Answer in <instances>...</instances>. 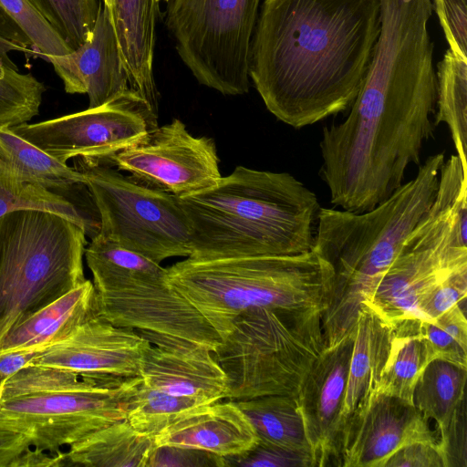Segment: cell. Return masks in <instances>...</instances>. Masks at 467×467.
<instances>
[{
	"label": "cell",
	"instance_id": "obj_16",
	"mask_svg": "<svg viewBox=\"0 0 467 467\" xmlns=\"http://www.w3.org/2000/svg\"><path fill=\"white\" fill-rule=\"evenodd\" d=\"M420 441H438L429 420L413 405L378 394L344 432L341 466L384 467L399 449Z\"/></svg>",
	"mask_w": 467,
	"mask_h": 467
},
{
	"label": "cell",
	"instance_id": "obj_34",
	"mask_svg": "<svg viewBox=\"0 0 467 467\" xmlns=\"http://www.w3.org/2000/svg\"><path fill=\"white\" fill-rule=\"evenodd\" d=\"M449 49L467 59V0H431Z\"/></svg>",
	"mask_w": 467,
	"mask_h": 467
},
{
	"label": "cell",
	"instance_id": "obj_18",
	"mask_svg": "<svg viewBox=\"0 0 467 467\" xmlns=\"http://www.w3.org/2000/svg\"><path fill=\"white\" fill-rule=\"evenodd\" d=\"M154 440L157 446L201 450L224 459L244 455L259 443L249 419L232 400L185 411Z\"/></svg>",
	"mask_w": 467,
	"mask_h": 467
},
{
	"label": "cell",
	"instance_id": "obj_17",
	"mask_svg": "<svg viewBox=\"0 0 467 467\" xmlns=\"http://www.w3.org/2000/svg\"><path fill=\"white\" fill-rule=\"evenodd\" d=\"M69 94H87L88 108L105 104L130 89L109 9L102 0L92 32L63 56H46Z\"/></svg>",
	"mask_w": 467,
	"mask_h": 467
},
{
	"label": "cell",
	"instance_id": "obj_29",
	"mask_svg": "<svg viewBox=\"0 0 467 467\" xmlns=\"http://www.w3.org/2000/svg\"><path fill=\"white\" fill-rule=\"evenodd\" d=\"M0 36L41 57L73 51L32 0H0Z\"/></svg>",
	"mask_w": 467,
	"mask_h": 467
},
{
	"label": "cell",
	"instance_id": "obj_11",
	"mask_svg": "<svg viewBox=\"0 0 467 467\" xmlns=\"http://www.w3.org/2000/svg\"><path fill=\"white\" fill-rule=\"evenodd\" d=\"M140 377L96 389L17 397L0 402V422L28 434L31 447L57 454L90 433L126 420Z\"/></svg>",
	"mask_w": 467,
	"mask_h": 467
},
{
	"label": "cell",
	"instance_id": "obj_1",
	"mask_svg": "<svg viewBox=\"0 0 467 467\" xmlns=\"http://www.w3.org/2000/svg\"><path fill=\"white\" fill-rule=\"evenodd\" d=\"M433 53L424 28L402 21L382 24L348 115L322 131L320 176L334 206L371 210L404 183L410 164H420L435 127Z\"/></svg>",
	"mask_w": 467,
	"mask_h": 467
},
{
	"label": "cell",
	"instance_id": "obj_37",
	"mask_svg": "<svg viewBox=\"0 0 467 467\" xmlns=\"http://www.w3.org/2000/svg\"><path fill=\"white\" fill-rule=\"evenodd\" d=\"M225 460H232L234 462V464L243 466L312 467L311 456L308 453L291 451L261 443L244 455Z\"/></svg>",
	"mask_w": 467,
	"mask_h": 467
},
{
	"label": "cell",
	"instance_id": "obj_10",
	"mask_svg": "<svg viewBox=\"0 0 467 467\" xmlns=\"http://www.w3.org/2000/svg\"><path fill=\"white\" fill-rule=\"evenodd\" d=\"M262 0H172L166 25L197 81L223 95L249 91V57Z\"/></svg>",
	"mask_w": 467,
	"mask_h": 467
},
{
	"label": "cell",
	"instance_id": "obj_25",
	"mask_svg": "<svg viewBox=\"0 0 467 467\" xmlns=\"http://www.w3.org/2000/svg\"><path fill=\"white\" fill-rule=\"evenodd\" d=\"M235 402L252 423L259 443L310 454L295 397L272 395Z\"/></svg>",
	"mask_w": 467,
	"mask_h": 467
},
{
	"label": "cell",
	"instance_id": "obj_33",
	"mask_svg": "<svg viewBox=\"0 0 467 467\" xmlns=\"http://www.w3.org/2000/svg\"><path fill=\"white\" fill-rule=\"evenodd\" d=\"M55 31L75 50L88 39L96 23L99 0H32Z\"/></svg>",
	"mask_w": 467,
	"mask_h": 467
},
{
	"label": "cell",
	"instance_id": "obj_28",
	"mask_svg": "<svg viewBox=\"0 0 467 467\" xmlns=\"http://www.w3.org/2000/svg\"><path fill=\"white\" fill-rule=\"evenodd\" d=\"M467 368L442 359L431 360L420 375L413 391V406L439 431L444 429L456 407L464 400Z\"/></svg>",
	"mask_w": 467,
	"mask_h": 467
},
{
	"label": "cell",
	"instance_id": "obj_45",
	"mask_svg": "<svg viewBox=\"0 0 467 467\" xmlns=\"http://www.w3.org/2000/svg\"><path fill=\"white\" fill-rule=\"evenodd\" d=\"M102 2L104 3V5L108 7V9L109 8L110 6V0H102Z\"/></svg>",
	"mask_w": 467,
	"mask_h": 467
},
{
	"label": "cell",
	"instance_id": "obj_24",
	"mask_svg": "<svg viewBox=\"0 0 467 467\" xmlns=\"http://www.w3.org/2000/svg\"><path fill=\"white\" fill-rule=\"evenodd\" d=\"M157 445L126 420L98 430L59 452L61 466L149 467Z\"/></svg>",
	"mask_w": 467,
	"mask_h": 467
},
{
	"label": "cell",
	"instance_id": "obj_5",
	"mask_svg": "<svg viewBox=\"0 0 467 467\" xmlns=\"http://www.w3.org/2000/svg\"><path fill=\"white\" fill-rule=\"evenodd\" d=\"M169 284L223 340L254 308L325 311L332 271L313 250L295 255L187 257L166 268Z\"/></svg>",
	"mask_w": 467,
	"mask_h": 467
},
{
	"label": "cell",
	"instance_id": "obj_43",
	"mask_svg": "<svg viewBox=\"0 0 467 467\" xmlns=\"http://www.w3.org/2000/svg\"><path fill=\"white\" fill-rule=\"evenodd\" d=\"M59 467L61 461L59 452L53 454L34 447H30L13 462L12 467Z\"/></svg>",
	"mask_w": 467,
	"mask_h": 467
},
{
	"label": "cell",
	"instance_id": "obj_41",
	"mask_svg": "<svg viewBox=\"0 0 467 467\" xmlns=\"http://www.w3.org/2000/svg\"><path fill=\"white\" fill-rule=\"evenodd\" d=\"M30 447L28 434L0 422V467H12L17 457Z\"/></svg>",
	"mask_w": 467,
	"mask_h": 467
},
{
	"label": "cell",
	"instance_id": "obj_38",
	"mask_svg": "<svg viewBox=\"0 0 467 467\" xmlns=\"http://www.w3.org/2000/svg\"><path fill=\"white\" fill-rule=\"evenodd\" d=\"M384 467H447L440 440L409 443L394 452Z\"/></svg>",
	"mask_w": 467,
	"mask_h": 467
},
{
	"label": "cell",
	"instance_id": "obj_23",
	"mask_svg": "<svg viewBox=\"0 0 467 467\" xmlns=\"http://www.w3.org/2000/svg\"><path fill=\"white\" fill-rule=\"evenodd\" d=\"M96 315L95 287L87 279L13 326L0 343V352L17 349L41 351L66 339Z\"/></svg>",
	"mask_w": 467,
	"mask_h": 467
},
{
	"label": "cell",
	"instance_id": "obj_27",
	"mask_svg": "<svg viewBox=\"0 0 467 467\" xmlns=\"http://www.w3.org/2000/svg\"><path fill=\"white\" fill-rule=\"evenodd\" d=\"M437 99L434 126L449 128L456 155L467 171V59L449 48L437 65Z\"/></svg>",
	"mask_w": 467,
	"mask_h": 467
},
{
	"label": "cell",
	"instance_id": "obj_2",
	"mask_svg": "<svg viewBox=\"0 0 467 467\" xmlns=\"http://www.w3.org/2000/svg\"><path fill=\"white\" fill-rule=\"evenodd\" d=\"M380 28V0H264L250 79L276 119L312 125L351 106Z\"/></svg>",
	"mask_w": 467,
	"mask_h": 467
},
{
	"label": "cell",
	"instance_id": "obj_14",
	"mask_svg": "<svg viewBox=\"0 0 467 467\" xmlns=\"http://www.w3.org/2000/svg\"><path fill=\"white\" fill-rule=\"evenodd\" d=\"M353 340L350 336L323 350L296 397L312 467L341 466V415Z\"/></svg>",
	"mask_w": 467,
	"mask_h": 467
},
{
	"label": "cell",
	"instance_id": "obj_3",
	"mask_svg": "<svg viewBox=\"0 0 467 467\" xmlns=\"http://www.w3.org/2000/svg\"><path fill=\"white\" fill-rule=\"evenodd\" d=\"M444 161L443 153L428 157L413 179L371 210L320 207L312 250L332 271L322 317L325 349L354 336L360 307L431 206Z\"/></svg>",
	"mask_w": 467,
	"mask_h": 467
},
{
	"label": "cell",
	"instance_id": "obj_21",
	"mask_svg": "<svg viewBox=\"0 0 467 467\" xmlns=\"http://www.w3.org/2000/svg\"><path fill=\"white\" fill-rule=\"evenodd\" d=\"M109 13L130 88L157 111L159 93L153 77V57L159 2L110 0Z\"/></svg>",
	"mask_w": 467,
	"mask_h": 467
},
{
	"label": "cell",
	"instance_id": "obj_8",
	"mask_svg": "<svg viewBox=\"0 0 467 467\" xmlns=\"http://www.w3.org/2000/svg\"><path fill=\"white\" fill-rule=\"evenodd\" d=\"M323 312L254 308L237 317L213 351L227 379L224 400L296 397L324 350Z\"/></svg>",
	"mask_w": 467,
	"mask_h": 467
},
{
	"label": "cell",
	"instance_id": "obj_40",
	"mask_svg": "<svg viewBox=\"0 0 467 467\" xmlns=\"http://www.w3.org/2000/svg\"><path fill=\"white\" fill-rule=\"evenodd\" d=\"M157 466H227L223 457L195 449L157 446L149 467Z\"/></svg>",
	"mask_w": 467,
	"mask_h": 467
},
{
	"label": "cell",
	"instance_id": "obj_20",
	"mask_svg": "<svg viewBox=\"0 0 467 467\" xmlns=\"http://www.w3.org/2000/svg\"><path fill=\"white\" fill-rule=\"evenodd\" d=\"M393 327L368 304L359 309L341 415L342 437L379 392L393 339Z\"/></svg>",
	"mask_w": 467,
	"mask_h": 467
},
{
	"label": "cell",
	"instance_id": "obj_4",
	"mask_svg": "<svg viewBox=\"0 0 467 467\" xmlns=\"http://www.w3.org/2000/svg\"><path fill=\"white\" fill-rule=\"evenodd\" d=\"M179 199L190 224L188 257L312 250L320 206L316 194L287 172L237 166L211 188Z\"/></svg>",
	"mask_w": 467,
	"mask_h": 467
},
{
	"label": "cell",
	"instance_id": "obj_42",
	"mask_svg": "<svg viewBox=\"0 0 467 467\" xmlns=\"http://www.w3.org/2000/svg\"><path fill=\"white\" fill-rule=\"evenodd\" d=\"M39 351L17 349L0 352V387L12 375L29 365Z\"/></svg>",
	"mask_w": 467,
	"mask_h": 467
},
{
	"label": "cell",
	"instance_id": "obj_35",
	"mask_svg": "<svg viewBox=\"0 0 467 467\" xmlns=\"http://www.w3.org/2000/svg\"><path fill=\"white\" fill-rule=\"evenodd\" d=\"M467 295V266L449 275L430 294L421 306L425 321L433 320L456 305L465 302Z\"/></svg>",
	"mask_w": 467,
	"mask_h": 467
},
{
	"label": "cell",
	"instance_id": "obj_32",
	"mask_svg": "<svg viewBox=\"0 0 467 467\" xmlns=\"http://www.w3.org/2000/svg\"><path fill=\"white\" fill-rule=\"evenodd\" d=\"M46 87L12 60L0 59V127L29 122L39 113Z\"/></svg>",
	"mask_w": 467,
	"mask_h": 467
},
{
	"label": "cell",
	"instance_id": "obj_6",
	"mask_svg": "<svg viewBox=\"0 0 467 467\" xmlns=\"http://www.w3.org/2000/svg\"><path fill=\"white\" fill-rule=\"evenodd\" d=\"M93 275L97 315L130 328L151 345L202 346L221 337L202 315L168 282L166 268L99 235L85 249Z\"/></svg>",
	"mask_w": 467,
	"mask_h": 467
},
{
	"label": "cell",
	"instance_id": "obj_7",
	"mask_svg": "<svg viewBox=\"0 0 467 467\" xmlns=\"http://www.w3.org/2000/svg\"><path fill=\"white\" fill-rule=\"evenodd\" d=\"M85 231L55 213L0 216V343L16 323L84 283Z\"/></svg>",
	"mask_w": 467,
	"mask_h": 467
},
{
	"label": "cell",
	"instance_id": "obj_22",
	"mask_svg": "<svg viewBox=\"0 0 467 467\" xmlns=\"http://www.w3.org/2000/svg\"><path fill=\"white\" fill-rule=\"evenodd\" d=\"M0 165L13 179L62 195L99 216L82 172L47 154L10 127H0Z\"/></svg>",
	"mask_w": 467,
	"mask_h": 467
},
{
	"label": "cell",
	"instance_id": "obj_39",
	"mask_svg": "<svg viewBox=\"0 0 467 467\" xmlns=\"http://www.w3.org/2000/svg\"><path fill=\"white\" fill-rule=\"evenodd\" d=\"M464 400L454 410L447 426L440 431V445L446 465L466 466Z\"/></svg>",
	"mask_w": 467,
	"mask_h": 467
},
{
	"label": "cell",
	"instance_id": "obj_26",
	"mask_svg": "<svg viewBox=\"0 0 467 467\" xmlns=\"http://www.w3.org/2000/svg\"><path fill=\"white\" fill-rule=\"evenodd\" d=\"M420 320H406L393 326L390 354L378 394L397 398L413 405L415 384L431 361L420 333Z\"/></svg>",
	"mask_w": 467,
	"mask_h": 467
},
{
	"label": "cell",
	"instance_id": "obj_12",
	"mask_svg": "<svg viewBox=\"0 0 467 467\" xmlns=\"http://www.w3.org/2000/svg\"><path fill=\"white\" fill-rule=\"evenodd\" d=\"M158 127L157 111L130 89L105 104L10 129L57 161H105Z\"/></svg>",
	"mask_w": 467,
	"mask_h": 467
},
{
	"label": "cell",
	"instance_id": "obj_13",
	"mask_svg": "<svg viewBox=\"0 0 467 467\" xmlns=\"http://www.w3.org/2000/svg\"><path fill=\"white\" fill-rule=\"evenodd\" d=\"M105 161L178 198L211 188L222 178L214 140L194 137L178 119L154 128Z\"/></svg>",
	"mask_w": 467,
	"mask_h": 467
},
{
	"label": "cell",
	"instance_id": "obj_30",
	"mask_svg": "<svg viewBox=\"0 0 467 467\" xmlns=\"http://www.w3.org/2000/svg\"><path fill=\"white\" fill-rule=\"evenodd\" d=\"M123 379H99L67 368L31 363L0 387V402L23 396L106 388Z\"/></svg>",
	"mask_w": 467,
	"mask_h": 467
},
{
	"label": "cell",
	"instance_id": "obj_44",
	"mask_svg": "<svg viewBox=\"0 0 467 467\" xmlns=\"http://www.w3.org/2000/svg\"><path fill=\"white\" fill-rule=\"evenodd\" d=\"M10 50L33 53L31 49H26L0 36V59L4 61L11 60L7 55Z\"/></svg>",
	"mask_w": 467,
	"mask_h": 467
},
{
	"label": "cell",
	"instance_id": "obj_19",
	"mask_svg": "<svg viewBox=\"0 0 467 467\" xmlns=\"http://www.w3.org/2000/svg\"><path fill=\"white\" fill-rule=\"evenodd\" d=\"M140 378L150 388L203 404L224 400L227 389L226 375L213 350L202 346L151 345Z\"/></svg>",
	"mask_w": 467,
	"mask_h": 467
},
{
	"label": "cell",
	"instance_id": "obj_15",
	"mask_svg": "<svg viewBox=\"0 0 467 467\" xmlns=\"http://www.w3.org/2000/svg\"><path fill=\"white\" fill-rule=\"evenodd\" d=\"M151 344L136 331L98 315L66 339L38 352L35 364L67 368L99 379L140 377Z\"/></svg>",
	"mask_w": 467,
	"mask_h": 467
},
{
	"label": "cell",
	"instance_id": "obj_36",
	"mask_svg": "<svg viewBox=\"0 0 467 467\" xmlns=\"http://www.w3.org/2000/svg\"><path fill=\"white\" fill-rule=\"evenodd\" d=\"M431 360L442 359L467 368V347L462 345L433 320L420 322Z\"/></svg>",
	"mask_w": 467,
	"mask_h": 467
},
{
	"label": "cell",
	"instance_id": "obj_31",
	"mask_svg": "<svg viewBox=\"0 0 467 467\" xmlns=\"http://www.w3.org/2000/svg\"><path fill=\"white\" fill-rule=\"evenodd\" d=\"M201 405L204 404L150 388L141 379L127 404L126 420L139 432L155 438L185 411Z\"/></svg>",
	"mask_w": 467,
	"mask_h": 467
},
{
	"label": "cell",
	"instance_id": "obj_9",
	"mask_svg": "<svg viewBox=\"0 0 467 467\" xmlns=\"http://www.w3.org/2000/svg\"><path fill=\"white\" fill-rule=\"evenodd\" d=\"M100 220L98 235L154 262L190 255V224L180 199L114 170L78 158Z\"/></svg>",
	"mask_w": 467,
	"mask_h": 467
},
{
	"label": "cell",
	"instance_id": "obj_46",
	"mask_svg": "<svg viewBox=\"0 0 467 467\" xmlns=\"http://www.w3.org/2000/svg\"><path fill=\"white\" fill-rule=\"evenodd\" d=\"M155 1L159 2L160 0H155Z\"/></svg>",
	"mask_w": 467,
	"mask_h": 467
}]
</instances>
